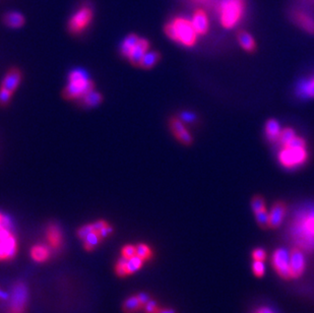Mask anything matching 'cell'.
I'll return each instance as SVG.
<instances>
[{"mask_svg":"<svg viewBox=\"0 0 314 313\" xmlns=\"http://www.w3.org/2000/svg\"><path fill=\"white\" fill-rule=\"evenodd\" d=\"M144 311L145 313H155L156 311H158L159 307H158V304H156V302L154 300H149L144 306Z\"/></svg>","mask_w":314,"mask_h":313,"instance_id":"40","label":"cell"},{"mask_svg":"<svg viewBox=\"0 0 314 313\" xmlns=\"http://www.w3.org/2000/svg\"><path fill=\"white\" fill-rule=\"evenodd\" d=\"M271 262L277 273L283 279L291 278L290 271V253L284 249H277L271 257Z\"/></svg>","mask_w":314,"mask_h":313,"instance_id":"9","label":"cell"},{"mask_svg":"<svg viewBox=\"0 0 314 313\" xmlns=\"http://www.w3.org/2000/svg\"><path fill=\"white\" fill-rule=\"evenodd\" d=\"M306 261L303 252L299 248H295L290 253V271L291 278H299L305 270Z\"/></svg>","mask_w":314,"mask_h":313,"instance_id":"14","label":"cell"},{"mask_svg":"<svg viewBox=\"0 0 314 313\" xmlns=\"http://www.w3.org/2000/svg\"><path fill=\"white\" fill-rule=\"evenodd\" d=\"M280 164L289 170L299 168L304 165L308 160V152L306 147H282L278 154Z\"/></svg>","mask_w":314,"mask_h":313,"instance_id":"7","label":"cell"},{"mask_svg":"<svg viewBox=\"0 0 314 313\" xmlns=\"http://www.w3.org/2000/svg\"><path fill=\"white\" fill-rule=\"evenodd\" d=\"M265 135L268 141L270 142H278V139L281 134V126L278 120L276 119H268L265 123L264 127Z\"/></svg>","mask_w":314,"mask_h":313,"instance_id":"21","label":"cell"},{"mask_svg":"<svg viewBox=\"0 0 314 313\" xmlns=\"http://www.w3.org/2000/svg\"><path fill=\"white\" fill-rule=\"evenodd\" d=\"M297 92L301 98H314V77L300 83Z\"/></svg>","mask_w":314,"mask_h":313,"instance_id":"23","label":"cell"},{"mask_svg":"<svg viewBox=\"0 0 314 313\" xmlns=\"http://www.w3.org/2000/svg\"><path fill=\"white\" fill-rule=\"evenodd\" d=\"M0 299H3V300L9 299V294L6 293V292H3L2 290H0Z\"/></svg>","mask_w":314,"mask_h":313,"instance_id":"47","label":"cell"},{"mask_svg":"<svg viewBox=\"0 0 314 313\" xmlns=\"http://www.w3.org/2000/svg\"><path fill=\"white\" fill-rule=\"evenodd\" d=\"M252 258H253V260L263 261L266 258V251L263 248H260V247L255 248L252 251Z\"/></svg>","mask_w":314,"mask_h":313,"instance_id":"39","label":"cell"},{"mask_svg":"<svg viewBox=\"0 0 314 313\" xmlns=\"http://www.w3.org/2000/svg\"><path fill=\"white\" fill-rule=\"evenodd\" d=\"M137 297H138V300H139V302H140L142 308H143V306L150 300V299H149V295L146 294V293H139V294H137Z\"/></svg>","mask_w":314,"mask_h":313,"instance_id":"43","label":"cell"},{"mask_svg":"<svg viewBox=\"0 0 314 313\" xmlns=\"http://www.w3.org/2000/svg\"><path fill=\"white\" fill-rule=\"evenodd\" d=\"M47 240L53 249H59L62 246L63 238L60 228L56 224H50L46 231Z\"/></svg>","mask_w":314,"mask_h":313,"instance_id":"17","label":"cell"},{"mask_svg":"<svg viewBox=\"0 0 314 313\" xmlns=\"http://www.w3.org/2000/svg\"><path fill=\"white\" fill-rule=\"evenodd\" d=\"M306 141L304 138L300 137V136H295L286 146H293V147H306ZM285 146V147H286Z\"/></svg>","mask_w":314,"mask_h":313,"instance_id":"38","label":"cell"},{"mask_svg":"<svg viewBox=\"0 0 314 313\" xmlns=\"http://www.w3.org/2000/svg\"><path fill=\"white\" fill-rule=\"evenodd\" d=\"M25 17L19 12H9L4 17V23L11 29H20L25 25Z\"/></svg>","mask_w":314,"mask_h":313,"instance_id":"18","label":"cell"},{"mask_svg":"<svg viewBox=\"0 0 314 313\" xmlns=\"http://www.w3.org/2000/svg\"><path fill=\"white\" fill-rule=\"evenodd\" d=\"M291 238L298 246L314 250V207H309L295 215L290 226Z\"/></svg>","mask_w":314,"mask_h":313,"instance_id":"1","label":"cell"},{"mask_svg":"<svg viewBox=\"0 0 314 313\" xmlns=\"http://www.w3.org/2000/svg\"><path fill=\"white\" fill-rule=\"evenodd\" d=\"M251 209L253 213H257L259 211H262L265 209V202L262 197L260 195H255L252 201H251Z\"/></svg>","mask_w":314,"mask_h":313,"instance_id":"32","label":"cell"},{"mask_svg":"<svg viewBox=\"0 0 314 313\" xmlns=\"http://www.w3.org/2000/svg\"><path fill=\"white\" fill-rule=\"evenodd\" d=\"M18 251V242L13 230L8 231L0 239V261L13 259Z\"/></svg>","mask_w":314,"mask_h":313,"instance_id":"10","label":"cell"},{"mask_svg":"<svg viewBox=\"0 0 314 313\" xmlns=\"http://www.w3.org/2000/svg\"><path fill=\"white\" fill-rule=\"evenodd\" d=\"M289 17L296 26L306 33L314 35V16L310 12L301 8H292L289 11Z\"/></svg>","mask_w":314,"mask_h":313,"instance_id":"8","label":"cell"},{"mask_svg":"<svg viewBox=\"0 0 314 313\" xmlns=\"http://www.w3.org/2000/svg\"><path fill=\"white\" fill-rule=\"evenodd\" d=\"M252 270H253V273L257 278H261V277H263V275L265 272V264L263 263V261L254 260L252 263Z\"/></svg>","mask_w":314,"mask_h":313,"instance_id":"33","label":"cell"},{"mask_svg":"<svg viewBox=\"0 0 314 313\" xmlns=\"http://www.w3.org/2000/svg\"><path fill=\"white\" fill-rule=\"evenodd\" d=\"M257 313H273V311L271 309H269L268 307H260L257 310Z\"/></svg>","mask_w":314,"mask_h":313,"instance_id":"46","label":"cell"},{"mask_svg":"<svg viewBox=\"0 0 314 313\" xmlns=\"http://www.w3.org/2000/svg\"><path fill=\"white\" fill-rule=\"evenodd\" d=\"M27 298H28L27 287L22 283L17 284L14 289L13 299L10 304L9 313H25Z\"/></svg>","mask_w":314,"mask_h":313,"instance_id":"11","label":"cell"},{"mask_svg":"<svg viewBox=\"0 0 314 313\" xmlns=\"http://www.w3.org/2000/svg\"><path fill=\"white\" fill-rule=\"evenodd\" d=\"M305 2H307V3H309V4L314 6V0H305Z\"/></svg>","mask_w":314,"mask_h":313,"instance_id":"48","label":"cell"},{"mask_svg":"<svg viewBox=\"0 0 314 313\" xmlns=\"http://www.w3.org/2000/svg\"><path fill=\"white\" fill-rule=\"evenodd\" d=\"M136 255L142 258L143 260H149L152 256V252L151 249L146 244L140 243L136 246Z\"/></svg>","mask_w":314,"mask_h":313,"instance_id":"30","label":"cell"},{"mask_svg":"<svg viewBox=\"0 0 314 313\" xmlns=\"http://www.w3.org/2000/svg\"><path fill=\"white\" fill-rule=\"evenodd\" d=\"M191 4L202 6L206 9H216L219 0H188Z\"/></svg>","mask_w":314,"mask_h":313,"instance_id":"34","label":"cell"},{"mask_svg":"<svg viewBox=\"0 0 314 313\" xmlns=\"http://www.w3.org/2000/svg\"><path fill=\"white\" fill-rule=\"evenodd\" d=\"M161 58H162V55L159 51L149 50L142 57L138 67H140L142 69H151L152 67H154L156 64L159 63Z\"/></svg>","mask_w":314,"mask_h":313,"instance_id":"20","label":"cell"},{"mask_svg":"<svg viewBox=\"0 0 314 313\" xmlns=\"http://www.w3.org/2000/svg\"><path fill=\"white\" fill-rule=\"evenodd\" d=\"M22 80H23V73L21 69L18 67H12L5 75L2 86H0V89L15 94L18 88L20 87Z\"/></svg>","mask_w":314,"mask_h":313,"instance_id":"13","label":"cell"},{"mask_svg":"<svg viewBox=\"0 0 314 313\" xmlns=\"http://www.w3.org/2000/svg\"><path fill=\"white\" fill-rule=\"evenodd\" d=\"M92 232H94V228H93V225L92 224H88V225H85L83 227H81L78 230H77V237L82 240H85L86 237L91 234Z\"/></svg>","mask_w":314,"mask_h":313,"instance_id":"36","label":"cell"},{"mask_svg":"<svg viewBox=\"0 0 314 313\" xmlns=\"http://www.w3.org/2000/svg\"><path fill=\"white\" fill-rule=\"evenodd\" d=\"M112 232H113V228H112L109 224H107L99 233H100V235H101V237H102V239H103V238L108 237Z\"/></svg>","mask_w":314,"mask_h":313,"instance_id":"41","label":"cell"},{"mask_svg":"<svg viewBox=\"0 0 314 313\" xmlns=\"http://www.w3.org/2000/svg\"><path fill=\"white\" fill-rule=\"evenodd\" d=\"M150 50V43L147 39L136 34L127 35L120 45V53L132 66L138 67L142 57Z\"/></svg>","mask_w":314,"mask_h":313,"instance_id":"5","label":"cell"},{"mask_svg":"<svg viewBox=\"0 0 314 313\" xmlns=\"http://www.w3.org/2000/svg\"><path fill=\"white\" fill-rule=\"evenodd\" d=\"M95 83L91 80L89 73L83 68H75L68 74L67 85L62 92V96L65 100L78 101L89 93L95 91Z\"/></svg>","mask_w":314,"mask_h":313,"instance_id":"3","label":"cell"},{"mask_svg":"<svg viewBox=\"0 0 314 313\" xmlns=\"http://www.w3.org/2000/svg\"><path fill=\"white\" fill-rule=\"evenodd\" d=\"M32 258L38 262H44L50 257V250L45 245H36L31 250Z\"/></svg>","mask_w":314,"mask_h":313,"instance_id":"24","label":"cell"},{"mask_svg":"<svg viewBox=\"0 0 314 313\" xmlns=\"http://www.w3.org/2000/svg\"><path fill=\"white\" fill-rule=\"evenodd\" d=\"M143 261L144 260L142 258H140L139 256H137V255L129 258L127 260V265H126L128 275H132V273L136 272L138 269H140L142 264H143Z\"/></svg>","mask_w":314,"mask_h":313,"instance_id":"28","label":"cell"},{"mask_svg":"<svg viewBox=\"0 0 314 313\" xmlns=\"http://www.w3.org/2000/svg\"><path fill=\"white\" fill-rule=\"evenodd\" d=\"M155 313H176V311L171 308H159Z\"/></svg>","mask_w":314,"mask_h":313,"instance_id":"45","label":"cell"},{"mask_svg":"<svg viewBox=\"0 0 314 313\" xmlns=\"http://www.w3.org/2000/svg\"><path fill=\"white\" fill-rule=\"evenodd\" d=\"M169 126L173 135L179 142H181L184 145H190L192 143L193 141L192 135L185 127L182 120H180L177 117H172L169 121Z\"/></svg>","mask_w":314,"mask_h":313,"instance_id":"12","label":"cell"},{"mask_svg":"<svg viewBox=\"0 0 314 313\" xmlns=\"http://www.w3.org/2000/svg\"><path fill=\"white\" fill-rule=\"evenodd\" d=\"M127 260H128L127 258H125V257L122 256V258H120V259L118 260V262L116 263L115 271H116V275H117L118 277H120V278H124V277L128 276L127 267H126V265H127Z\"/></svg>","mask_w":314,"mask_h":313,"instance_id":"31","label":"cell"},{"mask_svg":"<svg viewBox=\"0 0 314 313\" xmlns=\"http://www.w3.org/2000/svg\"><path fill=\"white\" fill-rule=\"evenodd\" d=\"M166 36L184 47H193L197 43L198 34L193 28L192 22L184 17H175L171 19L164 27Z\"/></svg>","mask_w":314,"mask_h":313,"instance_id":"2","label":"cell"},{"mask_svg":"<svg viewBox=\"0 0 314 313\" xmlns=\"http://www.w3.org/2000/svg\"><path fill=\"white\" fill-rule=\"evenodd\" d=\"M182 118L186 121V122H192L195 119V116L191 113H183L182 114Z\"/></svg>","mask_w":314,"mask_h":313,"instance_id":"44","label":"cell"},{"mask_svg":"<svg viewBox=\"0 0 314 313\" xmlns=\"http://www.w3.org/2000/svg\"><path fill=\"white\" fill-rule=\"evenodd\" d=\"M254 215H255V220L260 228L262 229L269 228V213H267L266 209L259 211L255 213Z\"/></svg>","mask_w":314,"mask_h":313,"instance_id":"29","label":"cell"},{"mask_svg":"<svg viewBox=\"0 0 314 313\" xmlns=\"http://www.w3.org/2000/svg\"><path fill=\"white\" fill-rule=\"evenodd\" d=\"M13 96H14L13 93L0 89V106L2 107L8 106L10 104V102L12 101Z\"/></svg>","mask_w":314,"mask_h":313,"instance_id":"35","label":"cell"},{"mask_svg":"<svg viewBox=\"0 0 314 313\" xmlns=\"http://www.w3.org/2000/svg\"><path fill=\"white\" fill-rule=\"evenodd\" d=\"M237 40L240 46L247 52L252 53L256 50V43L252 35L246 31H239L237 34Z\"/></svg>","mask_w":314,"mask_h":313,"instance_id":"19","label":"cell"},{"mask_svg":"<svg viewBox=\"0 0 314 313\" xmlns=\"http://www.w3.org/2000/svg\"><path fill=\"white\" fill-rule=\"evenodd\" d=\"M136 255V246L126 245L122 248V256L129 259Z\"/></svg>","mask_w":314,"mask_h":313,"instance_id":"37","label":"cell"},{"mask_svg":"<svg viewBox=\"0 0 314 313\" xmlns=\"http://www.w3.org/2000/svg\"><path fill=\"white\" fill-rule=\"evenodd\" d=\"M246 0H219L216 7L221 25L225 29L234 28L243 18Z\"/></svg>","mask_w":314,"mask_h":313,"instance_id":"4","label":"cell"},{"mask_svg":"<svg viewBox=\"0 0 314 313\" xmlns=\"http://www.w3.org/2000/svg\"><path fill=\"white\" fill-rule=\"evenodd\" d=\"M101 240H102V237L100 233L94 231L91 234H89L84 240V247L88 251H93L96 248V246L101 242Z\"/></svg>","mask_w":314,"mask_h":313,"instance_id":"26","label":"cell"},{"mask_svg":"<svg viewBox=\"0 0 314 313\" xmlns=\"http://www.w3.org/2000/svg\"><path fill=\"white\" fill-rule=\"evenodd\" d=\"M94 9L89 3H85L76 9L67 22V30L72 35L84 33L94 20Z\"/></svg>","mask_w":314,"mask_h":313,"instance_id":"6","label":"cell"},{"mask_svg":"<svg viewBox=\"0 0 314 313\" xmlns=\"http://www.w3.org/2000/svg\"><path fill=\"white\" fill-rule=\"evenodd\" d=\"M287 206L284 202H277L273 204L269 211V228L277 229L279 228L286 216Z\"/></svg>","mask_w":314,"mask_h":313,"instance_id":"15","label":"cell"},{"mask_svg":"<svg viewBox=\"0 0 314 313\" xmlns=\"http://www.w3.org/2000/svg\"><path fill=\"white\" fill-rule=\"evenodd\" d=\"M296 136V132L293 128L291 127H286L284 128L282 131H281V134H280V137L278 139V142H279V145L281 147H285L294 137Z\"/></svg>","mask_w":314,"mask_h":313,"instance_id":"27","label":"cell"},{"mask_svg":"<svg viewBox=\"0 0 314 313\" xmlns=\"http://www.w3.org/2000/svg\"><path fill=\"white\" fill-rule=\"evenodd\" d=\"M80 101V104L84 107H88V108H93V107H97L99 106L102 102H103V96L102 94H100L99 92H97L96 90L89 93L88 95H86L84 98H82Z\"/></svg>","mask_w":314,"mask_h":313,"instance_id":"22","label":"cell"},{"mask_svg":"<svg viewBox=\"0 0 314 313\" xmlns=\"http://www.w3.org/2000/svg\"><path fill=\"white\" fill-rule=\"evenodd\" d=\"M142 308L137 295L134 296H130L129 298H127L122 306V309L125 313H135L137 311H139Z\"/></svg>","mask_w":314,"mask_h":313,"instance_id":"25","label":"cell"},{"mask_svg":"<svg viewBox=\"0 0 314 313\" xmlns=\"http://www.w3.org/2000/svg\"><path fill=\"white\" fill-rule=\"evenodd\" d=\"M191 22L198 35H206L209 32L210 21L205 10L203 9L197 10L193 14Z\"/></svg>","mask_w":314,"mask_h":313,"instance_id":"16","label":"cell"},{"mask_svg":"<svg viewBox=\"0 0 314 313\" xmlns=\"http://www.w3.org/2000/svg\"><path fill=\"white\" fill-rule=\"evenodd\" d=\"M108 223L106 222V221H104V220H100V221H97V222H95V223H93L92 225H93V228H94V231H96V232H100L106 225H107Z\"/></svg>","mask_w":314,"mask_h":313,"instance_id":"42","label":"cell"}]
</instances>
